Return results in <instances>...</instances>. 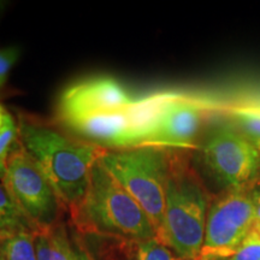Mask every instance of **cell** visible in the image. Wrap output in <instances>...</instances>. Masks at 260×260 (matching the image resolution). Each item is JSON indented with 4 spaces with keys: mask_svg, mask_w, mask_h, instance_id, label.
I'll use <instances>...</instances> for the list:
<instances>
[{
    "mask_svg": "<svg viewBox=\"0 0 260 260\" xmlns=\"http://www.w3.org/2000/svg\"><path fill=\"white\" fill-rule=\"evenodd\" d=\"M18 141L44 172L67 212L82 200L103 147L67 134L37 116L19 112Z\"/></svg>",
    "mask_w": 260,
    "mask_h": 260,
    "instance_id": "1",
    "label": "cell"
},
{
    "mask_svg": "<svg viewBox=\"0 0 260 260\" xmlns=\"http://www.w3.org/2000/svg\"><path fill=\"white\" fill-rule=\"evenodd\" d=\"M210 194L184 151L170 149L165 210L157 239L183 260H197L204 245Z\"/></svg>",
    "mask_w": 260,
    "mask_h": 260,
    "instance_id": "2",
    "label": "cell"
},
{
    "mask_svg": "<svg viewBox=\"0 0 260 260\" xmlns=\"http://www.w3.org/2000/svg\"><path fill=\"white\" fill-rule=\"evenodd\" d=\"M77 234L149 240L157 233L141 206L98 159L81 203L69 212Z\"/></svg>",
    "mask_w": 260,
    "mask_h": 260,
    "instance_id": "3",
    "label": "cell"
},
{
    "mask_svg": "<svg viewBox=\"0 0 260 260\" xmlns=\"http://www.w3.org/2000/svg\"><path fill=\"white\" fill-rule=\"evenodd\" d=\"M100 161L148 216L158 234L165 210L170 149L152 146L104 149Z\"/></svg>",
    "mask_w": 260,
    "mask_h": 260,
    "instance_id": "4",
    "label": "cell"
},
{
    "mask_svg": "<svg viewBox=\"0 0 260 260\" xmlns=\"http://www.w3.org/2000/svg\"><path fill=\"white\" fill-rule=\"evenodd\" d=\"M2 183L35 232L63 220L56 190L19 141L10 152Z\"/></svg>",
    "mask_w": 260,
    "mask_h": 260,
    "instance_id": "5",
    "label": "cell"
},
{
    "mask_svg": "<svg viewBox=\"0 0 260 260\" xmlns=\"http://www.w3.org/2000/svg\"><path fill=\"white\" fill-rule=\"evenodd\" d=\"M254 225L249 186L225 190L210 204L204 245L197 260H229Z\"/></svg>",
    "mask_w": 260,
    "mask_h": 260,
    "instance_id": "6",
    "label": "cell"
},
{
    "mask_svg": "<svg viewBox=\"0 0 260 260\" xmlns=\"http://www.w3.org/2000/svg\"><path fill=\"white\" fill-rule=\"evenodd\" d=\"M201 155L225 190L251 186L260 170L255 145L234 123H222L211 130L201 146Z\"/></svg>",
    "mask_w": 260,
    "mask_h": 260,
    "instance_id": "7",
    "label": "cell"
},
{
    "mask_svg": "<svg viewBox=\"0 0 260 260\" xmlns=\"http://www.w3.org/2000/svg\"><path fill=\"white\" fill-rule=\"evenodd\" d=\"M217 106L207 98L169 90L167 100L141 146L175 151L198 147L205 117Z\"/></svg>",
    "mask_w": 260,
    "mask_h": 260,
    "instance_id": "8",
    "label": "cell"
},
{
    "mask_svg": "<svg viewBox=\"0 0 260 260\" xmlns=\"http://www.w3.org/2000/svg\"><path fill=\"white\" fill-rule=\"evenodd\" d=\"M134 98L112 77H93L68 87L61 94L58 113L61 122L77 117L124 110Z\"/></svg>",
    "mask_w": 260,
    "mask_h": 260,
    "instance_id": "9",
    "label": "cell"
},
{
    "mask_svg": "<svg viewBox=\"0 0 260 260\" xmlns=\"http://www.w3.org/2000/svg\"><path fill=\"white\" fill-rule=\"evenodd\" d=\"M76 243L88 260H183L157 237L149 240L77 234Z\"/></svg>",
    "mask_w": 260,
    "mask_h": 260,
    "instance_id": "10",
    "label": "cell"
},
{
    "mask_svg": "<svg viewBox=\"0 0 260 260\" xmlns=\"http://www.w3.org/2000/svg\"><path fill=\"white\" fill-rule=\"evenodd\" d=\"M128 109L77 117L63 124L83 140L103 148H129L134 146V138Z\"/></svg>",
    "mask_w": 260,
    "mask_h": 260,
    "instance_id": "11",
    "label": "cell"
},
{
    "mask_svg": "<svg viewBox=\"0 0 260 260\" xmlns=\"http://www.w3.org/2000/svg\"><path fill=\"white\" fill-rule=\"evenodd\" d=\"M38 260H77L76 247L71 242L64 220L35 232Z\"/></svg>",
    "mask_w": 260,
    "mask_h": 260,
    "instance_id": "12",
    "label": "cell"
},
{
    "mask_svg": "<svg viewBox=\"0 0 260 260\" xmlns=\"http://www.w3.org/2000/svg\"><path fill=\"white\" fill-rule=\"evenodd\" d=\"M0 260H38L34 230L0 233Z\"/></svg>",
    "mask_w": 260,
    "mask_h": 260,
    "instance_id": "13",
    "label": "cell"
},
{
    "mask_svg": "<svg viewBox=\"0 0 260 260\" xmlns=\"http://www.w3.org/2000/svg\"><path fill=\"white\" fill-rule=\"evenodd\" d=\"M228 113L251 141H260V103L237 104L228 107Z\"/></svg>",
    "mask_w": 260,
    "mask_h": 260,
    "instance_id": "14",
    "label": "cell"
},
{
    "mask_svg": "<svg viewBox=\"0 0 260 260\" xmlns=\"http://www.w3.org/2000/svg\"><path fill=\"white\" fill-rule=\"evenodd\" d=\"M19 229L34 230V228L10 197L4 184L0 182V233Z\"/></svg>",
    "mask_w": 260,
    "mask_h": 260,
    "instance_id": "15",
    "label": "cell"
},
{
    "mask_svg": "<svg viewBox=\"0 0 260 260\" xmlns=\"http://www.w3.org/2000/svg\"><path fill=\"white\" fill-rule=\"evenodd\" d=\"M229 260H260V224L255 223L245 241Z\"/></svg>",
    "mask_w": 260,
    "mask_h": 260,
    "instance_id": "16",
    "label": "cell"
},
{
    "mask_svg": "<svg viewBox=\"0 0 260 260\" xmlns=\"http://www.w3.org/2000/svg\"><path fill=\"white\" fill-rule=\"evenodd\" d=\"M18 141V128L17 122L16 124L9 126L8 129L0 134V182L5 175L6 162L11 149L14 148L16 142Z\"/></svg>",
    "mask_w": 260,
    "mask_h": 260,
    "instance_id": "17",
    "label": "cell"
},
{
    "mask_svg": "<svg viewBox=\"0 0 260 260\" xmlns=\"http://www.w3.org/2000/svg\"><path fill=\"white\" fill-rule=\"evenodd\" d=\"M19 50L17 47H8L0 50V88L4 86L10 70L18 59Z\"/></svg>",
    "mask_w": 260,
    "mask_h": 260,
    "instance_id": "18",
    "label": "cell"
},
{
    "mask_svg": "<svg viewBox=\"0 0 260 260\" xmlns=\"http://www.w3.org/2000/svg\"><path fill=\"white\" fill-rule=\"evenodd\" d=\"M251 189V197L253 201V206H254V213H255V223L260 224V183L251 184L249 186Z\"/></svg>",
    "mask_w": 260,
    "mask_h": 260,
    "instance_id": "19",
    "label": "cell"
},
{
    "mask_svg": "<svg viewBox=\"0 0 260 260\" xmlns=\"http://www.w3.org/2000/svg\"><path fill=\"white\" fill-rule=\"evenodd\" d=\"M16 124V121L14 117L10 115L9 111H6L2 105H0V134H2L4 130H6L9 126Z\"/></svg>",
    "mask_w": 260,
    "mask_h": 260,
    "instance_id": "20",
    "label": "cell"
},
{
    "mask_svg": "<svg viewBox=\"0 0 260 260\" xmlns=\"http://www.w3.org/2000/svg\"><path fill=\"white\" fill-rule=\"evenodd\" d=\"M76 252H77V260H88L87 255L84 254V252L81 249V247L76 243Z\"/></svg>",
    "mask_w": 260,
    "mask_h": 260,
    "instance_id": "21",
    "label": "cell"
},
{
    "mask_svg": "<svg viewBox=\"0 0 260 260\" xmlns=\"http://www.w3.org/2000/svg\"><path fill=\"white\" fill-rule=\"evenodd\" d=\"M253 144L255 145V148H256V151H258V153H259V155H260V141L253 142Z\"/></svg>",
    "mask_w": 260,
    "mask_h": 260,
    "instance_id": "22",
    "label": "cell"
}]
</instances>
